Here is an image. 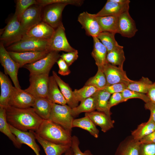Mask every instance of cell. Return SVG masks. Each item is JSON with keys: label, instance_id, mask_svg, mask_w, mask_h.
<instances>
[{"label": "cell", "instance_id": "16", "mask_svg": "<svg viewBox=\"0 0 155 155\" xmlns=\"http://www.w3.org/2000/svg\"><path fill=\"white\" fill-rule=\"evenodd\" d=\"M137 31L135 22L130 16L129 11L119 16L117 33L123 37L131 38L135 36Z\"/></svg>", "mask_w": 155, "mask_h": 155}, {"label": "cell", "instance_id": "17", "mask_svg": "<svg viewBox=\"0 0 155 155\" xmlns=\"http://www.w3.org/2000/svg\"><path fill=\"white\" fill-rule=\"evenodd\" d=\"M36 140L43 148L46 155H63L71 148V144H58L42 138L32 131Z\"/></svg>", "mask_w": 155, "mask_h": 155}, {"label": "cell", "instance_id": "29", "mask_svg": "<svg viewBox=\"0 0 155 155\" xmlns=\"http://www.w3.org/2000/svg\"><path fill=\"white\" fill-rule=\"evenodd\" d=\"M111 95V94L103 89L98 91L92 95L96 101V109L110 117L112 113L108 108V104Z\"/></svg>", "mask_w": 155, "mask_h": 155}, {"label": "cell", "instance_id": "38", "mask_svg": "<svg viewBox=\"0 0 155 155\" xmlns=\"http://www.w3.org/2000/svg\"><path fill=\"white\" fill-rule=\"evenodd\" d=\"M100 90H101L92 86L85 85L79 89H75L73 92L76 100L79 102H81L92 96Z\"/></svg>", "mask_w": 155, "mask_h": 155}, {"label": "cell", "instance_id": "43", "mask_svg": "<svg viewBox=\"0 0 155 155\" xmlns=\"http://www.w3.org/2000/svg\"><path fill=\"white\" fill-rule=\"evenodd\" d=\"M128 89V85L123 83H117L107 85L102 89L110 94L122 93Z\"/></svg>", "mask_w": 155, "mask_h": 155}, {"label": "cell", "instance_id": "10", "mask_svg": "<svg viewBox=\"0 0 155 155\" xmlns=\"http://www.w3.org/2000/svg\"><path fill=\"white\" fill-rule=\"evenodd\" d=\"M68 4L63 3H57L44 7L42 13V21L55 29L62 23V12Z\"/></svg>", "mask_w": 155, "mask_h": 155}, {"label": "cell", "instance_id": "14", "mask_svg": "<svg viewBox=\"0 0 155 155\" xmlns=\"http://www.w3.org/2000/svg\"><path fill=\"white\" fill-rule=\"evenodd\" d=\"M78 21L89 36L97 37L102 32L95 14L84 11L79 15Z\"/></svg>", "mask_w": 155, "mask_h": 155}, {"label": "cell", "instance_id": "33", "mask_svg": "<svg viewBox=\"0 0 155 155\" xmlns=\"http://www.w3.org/2000/svg\"><path fill=\"white\" fill-rule=\"evenodd\" d=\"M96 103L94 97L92 96L81 102L80 104L75 107L71 108V113L74 117L85 112L88 113L96 109Z\"/></svg>", "mask_w": 155, "mask_h": 155}, {"label": "cell", "instance_id": "2", "mask_svg": "<svg viewBox=\"0 0 155 155\" xmlns=\"http://www.w3.org/2000/svg\"><path fill=\"white\" fill-rule=\"evenodd\" d=\"M34 131L42 138L54 143L71 144V133L49 119L43 120Z\"/></svg>", "mask_w": 155, "mask_h": 155}, {"label": "cell", "instance_id": "48", "mask_svg": "<svg viewBox=\"0 0 155 155\" xmlns=\"http://www.w3.org/2000/svg\"><path fill=\"white\" fill-rule=\"evenodd\" d=\"M144 108L150 111V117L155 123V102L150 100L145 103Z\"/></svg>", "mask_w": 155, "mask_h": 155}, {"label": "cell", "instance_id": "21", "mask_svg": "<svg viewBox=\"0 0 155 155\" xmlns=\"http://www.w3.org/2000/svg\"><path fill=\"white\" fill-rule=\"evenodd\" d=\"M85 116L88 117L96 126L100 127L104 133L114 127V121L103 112L94 111L85 113Z\"/></svg>", "mask_w": 155, "mask_h": 155}, {"label": "cell", "instance_id": "46", "mask_svg": "<svg viewBox=\"0 0 155 155\" xmlns=\"http://www.w3.org/2000/svg\"><path fill=\"white\" fill-rule=\"evenodd\" d=\"M125 101L121 93L113 94L111 96L108 102V108L109 110H110V109L112 107L120 103Z\"/></svg>", "mask_w": 155, "mask_h": 155}, {"label": "cell", "instance_id": "30", "mask_svg": "<svg viewBox=\"0 0 155 155\" xmlns=\"http://www.w3.org/2000/svg\"><path fill=\"white\" fill-rule=\"evenodd\" d=\"M155 130V123L150 117L148 121L139 125L131 132V135L137 140L140 141Z\"/></svg>", "mask_w": 155, "mask_h": 155}, {"label": "cell", "instance_id": "18", "mask_svg": "<svg viewBox=\"0 0 155 155\" xmlns=\"http://www.w3.org/2000/svg\"><path fill=\"white\" fill-rule=\"evenodd\" d=\"M55 30L48 24L42 21L28 31L23 38L32 37L49 40L53 35Z\"/></svg>", "mask_w": 155, "mask_h": 155}, {"label": "cell", "instance_id": "25", "mask_svg": "<svg viewBox=\"0 0 155 155\" xmlns=\"http://www.w3.org/2000/svg\"><path fill=\"white\" fill-rule=\"evenodd\" d=\"M0 106L5 107L9 106V102L13 86L7 75L1 71L0 72Z\"/></svg>", "mask_w": 155, "mask_h": 155}, {"label": "cell", "instance_id": "32", "mask_svg": "<svg viewBox=\"0 0 155 155\" xmlns=\"http://www.w3.org/2000/svg\"><path fill=\"white\" fill-rule=\"evenodd\" d=\"M119 16H96L102 32L117 33Z\"/></svg>", "mask_w": 155, "mask_h": 155}, {"label": "cell", "instance_id": "7", "mask_svg": "<svg viewBox=\"0 0 155 155\" xmlns=\"http://www.w3.org/2000/svg\"><path fill=\"white\" fill-rule=\"evenodd\" d=\"M0 61L3 67L5 73L9 76L14 87L17 89H21L18 76L20 66L11 57L8 51L1 42L0 43Z\"/></svg>", "mask_w": 155, "mask_h": 155}, {"label": "cell", "instance_id": "5", "mask_svg": "<svg viewBox=\"0 0 155 155\" xmlns=\"http://www.w3.org/2000/svg\"><path fill=\"white\" fill-rule=\"evenodd\" d=\"M48 45L49 40L27 37L8 46L7 49L8 51L18 52L49 51Z\"/></svg>", "mask_w": 155, "mask_h": 155}, {"label": "cell", "instance_id": "4", "mask_svg": "<svg viewBox=\"0 0 155 155\" xmlns=\"http://www.w3.org/2000/svg\"><path fill=\"white\" fill-rule=\"evenodd\" d=\"M71 108L68 105L53 103L49 119L71 133L73 117Z\"/></svg>", "mask_w": 155, "mask_h": 155}, {"label": "cell", "instance_id": "39", "mask_svg": "<svg viewBox=\"0 0 155 155\" xmlns=\"http://www.w3.org/2000/svg\"><path fill=\"white\" fill-rule=\"evenodd\" d=\"M37 4L35 0H18L16 1V7L14 14L20 22L24 12L31 6Z\"/></svg>", "mask_w": 155, "mask_h": 155}, {"label": "cell", "instance_id": "45", "mask_svg": "<svg viewBox=\"0 0 155 155\" xmlns=\"http://www.w3.org/2000/svg\"><path fill=\"white\" fill-rule=\"evenodd\" d=\"M78 52L77 50L65 53H63L60 55V58L65 62L69 67L71 65L78 59Z\"/></svg>", "mask_w": 155, "mask_h": 155}, {"label": "cell", "instance_id": "40", "mask_svg": "<svg viewBox=\"0 0 155 155\" xmlns=\"http://www.w3.org/2000/svg\"><path fill=\"white\" fill-rule=\"evenodd\" d=\"M126 101L128 100L134 98H139L143 101L145 103L150 101L147 94L127 89L121 93Z\"/></svg>", "mask_w": 155, "mask_h": 155}, {"label": "cell", "instance_id": "3", "mask_svg": "<svg viewBox=\"0 0 155 155\" xmlns=\"http://www.w3.org/2000/svg\"><path fill=\"white\" fill-rule=\"evenodd\" d=\"M2 30L0 31V40L4 46H8L19 41L25 34L17 16L14 14Z\"/></svg>", "mask_w": 155, "mask_h": 155}, {"label": "cell", "instance_id": "27", "mask_svg": "<svg viewBox=\"0 0 155 155\" xmlns=\"http://www.w3.org/2000/svg\"><path fill=\"white\" fill-rule=\"evenodd\" d=\"M53 104L46 98H36L32 107L37 114L43 119H48Z\"/></svg>", "mask_w": 155, "mask_h": 155}, {"label": "cell", "instance_id": "41", "mask_svg": "<svg viewBox=\"0 0 155 155\" xmlns=\"http://www.w3.org/2000/svg\"><path fill=\"white\" fill-rule=\"evenodd\" d=\"M37 4L43 7L46 5L57 3H63L80 6L82 5L83 1L80 0H37Z\"/></svg>", "mask_w": 155, "mask_h": 155}, {"label": "cell", "instance_id": "20", "mask_svg": "<svg viewBox=\"0 0 155 155\" xmlns=\"http://www.w3.org/2000/svg\"><path fill=\"white\" fill-rule=\"evenodd\" d=\"M140 144L139 141L129 136L120 143L115 155H139Z\"/></svg>", "mask_w": 155, "mask_h": 155}, {"label": "cell", "instance_id": "31", "mask_svg": "<svg viewBox=\"0 0 155 155\" xmlns=\"http://www.w3.org/2000/svg\"><path fill=\"white\" fill-rule=\"evenodd\" d=\"M73 128L78 127L88 131L92 136L97 138L99 136V131L96 125L88 116L74 119L72 124Z\"/></svg>", "mask_w": 155, "mask_h": 155}, {"label": "cell", "instance_id": "49", "mask_svg": "<svg viewBox=\"0 0 155 155\" xmlns=\"http://www.w3.org/2000/svg\"><path fill=\"white\" fill-rule=\"evenodd\" d=\"M141 143L155 144V130L140 141Z\"/></svg>", "mask_w": 155, "mask_h": 155}, {"label": "cell", "instance_id": "34", "mask_svg": "<svg viewBox=\"0 0 155 155\" xmlns=\"http://www.w3.org/2000/svg\"><path fill=\"white\" fill-rule=\"evenodd\" d=\"M123 47L120 46L107 53L106 61L113 65L123 68L125 58L123 51Z\"/></svg>", "mask_w": 155, "mask_h": 155}, {"label": "cell", "instance_id": "26", "mask_svg": "<svg viewBox=\"0 0 155 155\" xmlns=\"http://www.w3.org/2000/svg\"><path fill=\"white\" fill-rule=\"evenodd\" d=\"M58 86L53 76H49L46 98L53 103L66 105V101Z\"/></svg>", "mask_w": 155, "mask_h": 155}, {"label": "cell", "instance_id": "22", "mask_svg": "<svg viewBox=\"0 0 155 155\" xmlns=\"http://www.w3.org/2000/svg\"><path fill=\"white\" fill-rule=\"evenodd\" d=\"M129 3L121 4L113 0H108L102 9L95 15L96 16H119L129 11Z\"/></svg>", "mask_w": 155, "mask_h": 155}, {"label": "cell", "instance_id": "35", "mask_svg": "<svg viewBox=\"0 0 155 155\" xmlns=\"http://www.w3.org/2000/svg\"><path fill=\"white\" fill-rule=\"evenodd\" d=\"M116 34L107 31L102 32L97 37L106 48L108 52L121 46L115 38Z\"/></svg>", "mask_w": 155, "mask_h": 155}, {"label": "cell", "instance_id": "8", "mask_svg": "<svg viewBox=\"0 0 155 155\" xmlns=\"http://www.w3.org/2000/svg\"><path fill=\"white\" fill-rule=\"evenodd\" d=\"M49 74H30V84L25 90L35 98H46L48 87Z\"/></svg>", "mask_w": 155, "mask_h": 155}, {"label": "cell", "instance_id": "15", "mask_svg": "<svg viewBox=\"0 0 155 155\" xmlns=\"http://www.w3.org/2000/svg\"><path fill=\"white\" fill-rule=\"evenodd\" d=\"M49 52L46 50L20 52L8 51V53L12 59L18 64L20 68L26 65L34 63L45 57Z\"/></svg>", "mask_w": 155, "mask_h": 155}, {"label": "cell", "instance_id": "23", "mask_svg": "<svg viewBox=\"0 0 155 155\" xmlns=\"http://www.w3.org/2000/svg\"><path fill=\"white\" fill-rule=\"evenodd\" d=\"M92 38L94 45L91 55L95 61L98 68L102 69L103 67L107 63L106 61L107 50L97 37Z\"/></svg>", "mask_w": 155, "mask_h": 155}, {"label": "cell", "instance_id": "12", "mask_svg": "<svg viewBox=\"0 0 155 155\" xmlns=\"http://www.w3.org/2000/svg\"><path fill=\"white\" fill-rule=\"evenodd\" d=\"M102 70L106 77L107 85L117 83H123L128 85L134 81L127 77L123 68L107 63Z\"/></svg>", "mask_w": 155, "mask_h": 155}, {"label": "cell", "instance_id": "37", "mask_svg": "<svg viewBox=\"0 0 155 155\" xmlns=\"http://www.w3.org/2000/svg\"><path fill=\"white\" fill-rule=\"evenodd\" d=\"M107 85L105 75L102 69L98 68L96 75L91 77L86 82L85 86L91 85L102 90Z\"/></svg>", "mask_w": 155, "mask_h": 155}, {"label": "cell", "instance_id": "24", "mask_svg": "<svg viewBox=\"0 0 155 155\" xmlns=\"http://www.w3.org/2000/svg\"><path fill=\"white\" fill-rule=\"evenodd\" d=\"M52 73L68 105L71 108L78 106L79 102L75 98L73 91H72L69 84L62 80L55 71H53Z\"/></svg>", "mask_w": 155, "mask_h": 155}, {"label": "cell", "instance_id": "11", "mask_svg": "<svg viewBox=\"0 0 155 155\" xmlns=\"http://www.w3.org/2000/svg\"><path fill=\"white\" fill-rule=\"evenodd\" d=\"M43 8L38 4L33 5L30 7L23 13L20 22L25 34L42 21Z\"/></svg>", "mask_w": 155, "mask_h": 155}, {"label": "cell", "instance_id": "42", "mask_svg": "<svg viewBox=\"0 0 155 155\" xmlns=\"http://www.w3.org/2000/svg\"><path fill=\"white\" fill-rule=\"evenodd\" d=\"M80 141L78 137L75 136H72L71 148L73 155H93L90 150H87L84 152L81 151L79 147Z\"/></svg>", "mask_w": 155, "mask_h": 155}, {"label": "cell", "instance_id": "6", "mask_svg": "<svg viewBox=\"0 0 155 155\" xmlns=\"http://www.w3.org/2000/svg\"><path fill=\"white\" fill-rule=\"evenodd\" d=\"M59 52L50 51L45 57L34 63L26 65L23 67L28 70L30 74H49L53 66L60 58Z\"/></svg>", "mask_w": 155, "mask_h": 155}, {"label": "cell", "instance_id": "50", "mask_svg": "<svg viewBox=\"0 0 155 155\" xmlns=\"http://www.w3.org/2000/svg\"><path fill=\"white\" fill-rule=\"evenodd\" d=\"M146 94L150 101L155 102V82L151 85Z\"/></svg>", "mask_w": 155, "mask_h": 155}, {"label": "cell", "instance_id": "44", "mask_svg": "<svg viewBox=\"0 0 155 155\" xmlns=\"http://www.w3.org/2000/svg\"><path fill=\"white\" fill-rule=\"evenodd\" d=\"M139 155H155V144L140 143Z\"/></svg>", "mask_w": 155, "mask_h": 155}, {"label": "cell", "instance_id": "1", "mask_svg": "<svg viewBox=\"0 0 155 155\" xmlns=\"http://www.w3.org/2000/svg\"><path fill=\"white\" fill-rule=\"evenodd\" d=\"M4 108L9 124L21 131H35L43 120L32 107L20 108L8 106Z\"/></svg>", "mask_w": 155, "mask_h": 155}, {"label": "cell", "instance_id": "36", "mask_svg": "<svg viewBox=\"0 0 155 155\" xmlns=\"http://www.w3.org/2000/svg\"><path fill=\"white\" fill-rule=\"evenodd\" d=\"M153 83L148 78L142 77L139 81H135L128 85V89L146 94Z\"/></svg>", "mask_w": 155, "mask_h": 155}, {"label": "cell", "instance_id": "51", "mask_svg": "<svg viewBox=\"0 0 155 155\" xmlns=\"http://www.w3.org/2000/svg\"><path fill=\"white\" fill-rule=\"evenodd\" d=\"M63 155H73L72 150L71 148L67 151Z\"/></svg>", "mask_w": 155, "mask_h": 155}, {"label": "cell", "instance_id": "47", "mask_svg": "<svg viewBox=\"0 0 155 155\" xmlns=\"http://www.w3.org/2000/svg\"><path fill=\"white\" fill-rule=\"evenodd\" d=\"M57 63L59 67L58 73L59 74L65 76L68 75L70 73L71 71L69 66L62 59L60 58Z\"/></svg>", "mask_w": 155, "mask_h": 155}, {"label": "cell", "instance_id": "19", "mask_svg": "<svg viewBox=\"0 0 155 155\" xmlns=\"http://www.w3.org/2000/svg\"><path fill=\"white\" fill-rule=\"evenodd\" d=\"M9 124L12 132L21 144L28 146L33 150L36 155H40V148L36 141V138L32 131H21Z\"/></svg>", "mask_w": 155, "mask_h": 155}, {"label": "cell", "instance_id": "28", "mask_svg": "<svg viewBox=\"0 0 155 155\" xmlns=\"http://www.w3.org/2000/svg\"><path fill=\"white\" fill-rule=\"evenodd\" d=\"M0 131L6 136L16 148H20L22 144L12 132L6 119L5 108L0 106Z\"/></svg>", "mask_w": 155, "mask_h": 155}, {"label": "cell", "instance_id": "9", "mask_svg": "<svg viewBox=\"0 0 155 155\" xmlns=\"http://www.w3.org/2000/svg\"><path fill=\"white\" fill-rule=\"evenodd\" d=\"M65 31V28L62 23L55 29L53 35L49 40V51H63L68 52L76 50L69 43Z\"/></svg>", "mask_w": 155, "mask_h": 155}, {"label": "cell", "instance_id": "13", "mask_svg": "<svg viewBox=\"0 0 155 155\" xmlns=\"http://www.w3.org/2000/svg\"><path fill=\"white\" fill-rule=\"evenodd\" d=\"M36 98L25 90L13 87L9 106L20 108L32 107Z\"/></svg>", "mask_w": 155, "mask_h": 155}]
</instances>
